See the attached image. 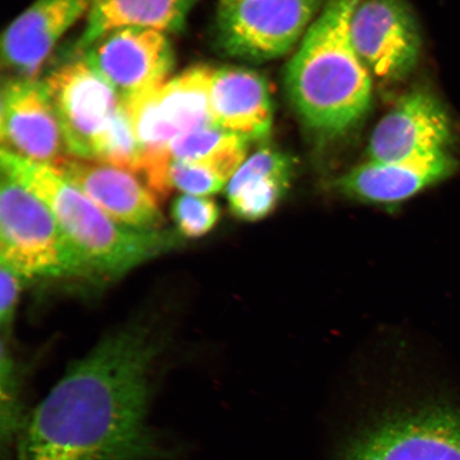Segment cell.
I'll return each mask as SVG.
<instances>
[{"label":"cell","instance_id":"obj_22","mask_svg":"<svg viewBox=\"0 0 460 460\" xmlns=\"http://www.w3.org/2000/svg\"><path fill=\"white\" fill-rule=\"evenodd\" d=\"M217 201L208 197L182 194L172 200L171 217L177 234L186 239H199L208 234L220 220Z\"/></svg>","mask_w":460,"mask_h":460},{"label":"cell","instance_id":"obj_10","mask_svg":"<svg viewBox=\"0 0 460 460\" xmlns=\"http://www.w3.org/2000/svg\"><path fill=\"white\" fill-rule=\"evenodd\" d=\"M456 141L450 113L438 96L416 88L400 97L373 130L367 161L396 164L452 151Z\"/></svg>","mask_w":460,"mask_h":460},{"label":"cell","instance_id":"obj_20","mask_svg":"<svg viewBox=\"0 0 460 460\" xmlns=\"http://www.w3.org/2000/svg\"><path fill=\"white\" fill-rule=\"evenodd\" d=\"M249 141L217 128H205L186 132L172 139L169 146L172 160L182 163H210L247 146Z\"/></svg>","mask_w":460,"mask_h":460},{"label":"cell","instance_id":"obj_5","mask_svg":"<svg viewBox=\"0 0 460 460\" xmlns=\"http://www.w3.org/2000/svg\"><path fill=\"white\" fill-rule=\"evenodd\" d=\"M327 0H221L216 22L218 48L229 57L266 62L302 41Z\"/></svg>","mask_w":460,"mask_h":460},{"label":"cell","instance_id":"obj_1","mask_svg":"<svg viewBox=\"0 0 460 460\" xmlns=\"http://www.w3.org/2000/svg\"><path fill=\"white\" fill-rule=\"evenodd\" d=\"M157 352L141 327L103 339L26 416L15 460L170 459L148 418Z\"/></svg>","mask_w":460,"mask_h":460},{"label":"cell","instance_id":"obj_16","mask_svg":"<svg viewBox=\"0 0 460 460\" xmlns=\"http://www.w3.org/2000/svg\"><path fill=\"white\" fill-rule=\"evenodd\" d=\"M210 107L215 126L247 141L264 140L273 124L269 86L261 75L240 67L214 70Z\"/></svg>","mask_w":460,"mask_h":460},{"label":"cell","instance_id":"obj_14","mask_svg":"<svg viewBox=\"0 0 460 460\" xmlns=\"http://www.w3.org/2000/svg\"><path fill=\"white\" fill-rule=\"evenodd\" d=\"M458 166L459 160L452 151L396 164L367 161L336 178L333 187L362 203L394 207L450 177Z\"/></svg>","mask_w":460,"mask_h":460},{"label":"cell","instance_id":"obj_11","mask_svg":"<svg viewBox=\"0 0 460 460\" xmlns=\"http://www.w3.org/2000/svg\"><path fill=\"white\" fill-rule=\"evenodd\" d=\"M347 460H460V411L434 406L389 419L360 437Z\"/></svg>","mask_w":460,"mask_h":460},{"label":"cell","instance_id":"obj_13","mask_svg":"<svg viewBox=\"0 0 460 460\" xmlns=\"http://www.w3.org/2000/svg\"><path fill=\"white\" fill-rule=\"evenodd\" d=\"M2 149L53 165L66 151L59 122L43 83L8 78L2 90Z\"/></svg>","mask_w":460,"mask_h":460},{"label":"cell","instance_id":"obj_9","mask_svg":"<svg viewBox=\"0 0 460 460\" xmlns=\"http://www.w3.org/2000/svg\"><path fill=\"white\" fill-rule=\"evenodd\" d=\"M86 61L126 105L166 82L174 66L168 37L151 28H119L85 49Z\"/></svg>","mask_w":460,"mask_h":460},{"label":"cell","instance_id":"obj_12","mask_svg":"<svg viewBox=\"0 0 460 460\" xmlns=\"http://www.w3.org/2000/svg\"><path fill=\"white\" fill-rule=\"evenodd\" d=\"M51 166L120 226L146 232L163 227L160 201L135 172L68 154Z\"/></svg>","mask_w":460,"mask_h":460},{"label":"cell","instance_id":"obj_15","mask_svg":"<svg viewBox=\"0 0 460 460\" xmlns=\"http://www.w3.org/2000/svg\"><path fill=\"white\" fill-rule=\"evenodd\" d=\"M92 0H36L3 37V63L19 79H34L60 38L86 11Z\"/></svg>","mask_w":460,"mask_h":460},{"label":"cell","instance_id":"obj_23","mask_svg":"<svg viewBox=\"0 0 460 460\" xmlns=\"http://www.w3.org/2000/svg\"><path fill=\"white\" fill-rule=\"evenodd\" d=\"M22 279L20 274L0 262V324L4 331L13 324Z\"/></svg>","mask_w":460,"mask_h":460},{"label":"cell","instance_id":"obj_3","mask_svg":"<svg viewBox=\"0 0 460 460\" xmlns=\"http://www.w3.org/2000/svg\"><path fill=\"white\" fill-rule=\"evenodd\" d=\"M2 171L53 212L76 256L80 278L111 281L180 246V234L120 226L54 166L2 149Z\"/></svg>","mask_w":460,"mask_h":460},{"label":"cell","instance_id":"obj_4","mask_svg":"<svg viewBox=\"0 0 460 460\" xmlns=\"http://www.w3.org/2000/svg\"><path fill=\"white\" fill-rule=\"evenodd\" d=\"M0 262L22 279L80 278L70 243L41 199L2 171Z\"/></svg>","mask_w":460,"mask_h":460},{"label":"cell","instance_id":"obj_19","mask_svg":"<svg viewBox=\"0 0 460 460\" xmlns=\"http://www.w3.org/2000/svg\"><path fill=\"white\" fill-rule=\"evenodd\" d=\"M246 155H235L212 163H182L172 160L169 169L171 191L210 197L227 187L234 172L244 163Z\"/></svg>","mask_w":460,"mask_h":460},{"label":"cell","instance_id":"obj_17","mask_svg":"<svg viewBox=\"0 0 460 460\" xmlns=\"http://www.w3.org/2000/svg\"><path fill=\"white\" fill-rule=\"evenodd\" d=\"M295 163L287 154L262 147L246 158L226 187L229 209L238 220L268 217L290 187Z\"/></svg>","mask_w":460,"mask_h":460},{"label":"cell","instance_id":"obj_8","mask_svg":"<svg viewBox=\"0 0 460 460\" xmlns=\"http://www.w3.org/2000/svg\"><path fill=\"white\" fill-rule=\"evenodd\" d=\"M349 32L356 53L372 77L396 83L415 70L422 40L406 0H358Z\"/></svg>","mask_w":460,"mask_h":460},{"label":"cell","instance_id":"obj_6","mask_svg":"<svg viewBox=\"0 0 460 460\" xmlns=\"http://www.w3.org/2000/svg\"><path fill=\"white\" fill-rule=\"evenodd\" d=\"M68 155L96 159L123 103L85 58L63 63L43 80Z\"/></svg>","mask_w":460,"mask_h":460},{"label":"cell","instance_id":"obj_18","mask_svg":"<svg viewBox=\"0 0 460 460\" xmlns=\"http://www.w3.org/2000/svg\"><path fill=\"white\" fill-rule=\"evenodd\" d=\"M198 0H92L88 24L78 46L89 49L106 33L140 27L178 31Z\"/></svg>","mask_w":460,"mask_h":460},{"label":"cell","instance_id":"obj_21","mask_svg":"<svg viewBox=\"0 0 460 460\" xmlns=\"http://www.w3.org/2000/svg\"><path fill=\"white\" fill-rule=\"evenodd\" d=\"M139 176L142 151L128 109L123 105L102 141L96 159Z\"/></svg>","mask_w":460,"mask_h":460},{"label":"cell","instance_id":"obj_7","mask_svg":"<svg viewBox=\"0 0 460 460\" xmlns=\"http://www.w3.org/2000/svg\"><path fill=\"white\" fill-rule=\"evenodd\" d=\"M214 70L207 66L188 68L124 105L140 144L142 160L168 158L170 143L176 137L215 126L210 107Z\"/></svg>","mask_w":460,"mask_h":460},{"label":"cell","instance_id":"obj_2","mask_svg":"<svg viewBox=\"0 0 460 460\" xmlns=\"http://www.w3.org/2000/svg\"><path fill=\"white\" fill-rule=\"evenodd\" d=\"M358 0H327L286 68L293 107L322 139L354 128L369 111L373 77L350 39V17Z\"/></svg>","mask_w":460,"mask_h":460}]
</instances>
